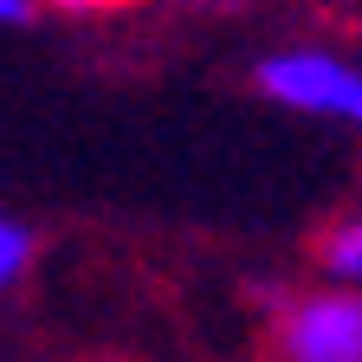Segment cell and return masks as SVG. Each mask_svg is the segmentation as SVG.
Instances as JSON below:
<instances>
[{
	"label": "cell",
	"mask_w": 362,
	"mask_h": 362,
	"mask_svg": "<svg viewBox=\"0 0 362 362\" xmlns=\"http://www.w3.org/2000/svg\"><path fill=\"white\" fill-rule=\"evenodd\" d=\"M45 7H59V13H117L129 0H45Z\"/></svg>",
	"instance_id": "5b68a950"
},
{
	"label": "cell",
	"mask_w": 362,
	"mask_h": 362,
	"mask_svg": "<svg viewBox=\"0 0 362 362\" xmlns=\"http://www.w3.org/2000/svg\"><path fill=\"white\" fill-rule=\"evenodd\" d=\"M285 362H362V304L349 285L291 298L279 317Z\"/></svg>",
	"instance_id": "7a4b0ae2"
},
{
	"label": "cell",
	"mask_w": 362,
	"mask_h": 362,
	"mask_svg": "<svg viewBox=\"0 0 362 362\" xmlns=\"http://www.w3.org/2000/svg\"><path fill=\"white\" fill-rule=\"evenodd\" d=\"M26 7H33V0H0V26H13V20H26Z\"/></svg>",
	"instance_id": "8992f818"
},
{
	"label": "cell",
	"mask_w": 362,
	"mask_h": 362,
	"mask_svg": "<svg viewBox=\"0 0 362 362\" xmlns=\"http://www.w3.org/2000/svg\"><path fill=\"white\" fill-rule=\"evenodd\" d=\"M259 90L285 110H304V117H337V123L362 117V71L343 52H324V45H298V52L265 59Z\"/></svg>",
	"instance_id": "6da1fadb"
},
{
	"label": "cell",
	"mask_w": 362,
	"mask_h": 362,
	"mask_svg": "<svg viewBox=\"0 0 362 362\" xmlns=\"http://www.w3.org/2000/svg\"><path fill=\"white\" fill-rule=\"evenodd\" d=\"M317 265H324L337 285H356L362 279V220H337L330 233L317 240Z\"/></svg>",
	"instance_id": "3957f363"
},
{
	"label": "cell",
	"mask_w": 362,
	"mask_h": 362,
	"mask_svg": "<svg viewBox=\"0 0 362 362\" xmlns=\"http://www.w3.org/2000/svg\"><path fill=\"white\" fill-rule=\"evenodd\" d=\"M26 259H33V240H26V226L0 214V291H7V285L20 279V272H26Z\"/></svg>",
	"instance_id": "277c9868"
}]
</instances>
